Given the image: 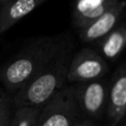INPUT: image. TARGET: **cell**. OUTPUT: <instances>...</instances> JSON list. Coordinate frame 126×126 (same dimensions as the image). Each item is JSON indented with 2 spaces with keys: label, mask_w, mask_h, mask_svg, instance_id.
Segmentation results:
<instances>
[{
  "label": "cell",
  "mask_w": 126,
  "mask_h": 126,
  "mask_svg": "<svg viewBox=\"0 0 126 126\" xmlns=\"http://www.w3.org/2000/svg\"><path fill=\"white\" fill-rule=\"evenodd\" d=\"M74 42L67 33L44 35L32 40L0 69V81L10 92H18Z\"/></svg>",
  "instance_id": "obj_1"
},
{
  "label": "cell",
  "mask_w": 126,
  "mask_h": 126,
  "mask_svg": "<svg viewBox=\"0 0 126 126\" xmlns=\"http://www.w3.org/2000/svg\"><path fill=\"white\" fill-rule=\"evenodd\" d=\"M74 44L65 49L52 62L27 82L13 97V105L17 107H42L66 83L67 71L74 53Z\"/></svg>",
  "instance_id": "obj_2"
},
{
  "label": "cell",
  "mask_w": 126,
  "mask_h": 126,
  "mask_svg": "<svg viewBox=\"0 0 126 126\" xmlns=\"http://www.w3.org/2000/svg\"><path fill=\"white\" fill-rule=\"evenodd\" d=\"M74 84L65 85L41 107L38 126H75L81 121Z\"/></svg>",
  "instance_id": "obj_3"
},
{
  "label": "cell",
  "mask_w": 126,
  "mask_h": 126,
  "mask_svg": "<svg viewBox=\"0 0 126 126\" xmlns=\"http://www.w3.org/2000/svg\"><path fill=\"white\" fill-rule=\"evenodd\" d=\"M81 115L95 123L106 114L109 82L101 80L74 84Z\"/></svg>",
  "instance_id": "obj_4"
},
{
  "label": "cell",
  "mask_w": 126,
  "mask_h": 126,
  "mask_svg": "<svg viewBox=\"0 0 126 126\" xmlns=\"http://www.w3.org/2000/svg\"><path fill=\"white\" fill-rule=\"evenodd\" d=\"M109 70L107 62L94 49L84 48L73 53L69 65L66 82L79 84L101 80L109 73Z\"/></svg>",
  "instance_id": "obj_5"
},
{
  "label": "cell",
  "mask_w": 126,
  "mask_h": 126,
  "mask_svg": "<svg viewBox=\"0 0 126 126\" xmlns=\"http://www.w3.org/2000/svg\"><path fill=\"white\" fill-rule=\"evenodd\" d=\"M106 116L109 126H118L126 117V61L116 69L109 82Z\"/></svg>",
  "instance_id": "obj_6"
},
{
  "label": "cell",
  "mask_w": 126,
  "mask_h": 126,
  "mask_svg": "<svg viewBox=\"0 0 126 126\" xmlns=\"http://www.w3.org/2000/svg\"><path fill=\"white\" fill-rule=\"evenodd\" d=\"M124 9L125 2L120 0L115 6L109 9L101 17L96 18L95 20L87 23L83 28L79 29L78 33L80 39L84 43L96 44L118 26Z\"/></svg>",
  "instance_id": "obj_7"
},
{
  "label": "cell",
  "mask_w": 126,
  "mask_h": 126,
  "mask_svg": "<svg viewBox=\"0 0 126 126\" xmlns=\"http://www.w3.org/2000/svg\"><path fill=\"white\" fill-rule=\"evenodd\" d=\"M120 0H74L72 21L76 30L101 17Z\"/></svg>",
  "instance_id": "obj_8"
},
{
  "label": "cell",
  "mask_w": 126,
  "mask_h": 126,
  "mask_svg": "<svg viewBox=\"0 0 126 126\" xmlns=\"http://www.w3.org/2000/svg\"><path fill=\"white\" fill-rule=\"evenodd\" d=\"M47 0H8L0 9V35Z\"/></svg>",
  "instance_id": "obj_9"
},
{
  "label": "cell",
  "mask_w": 126,
  "mask_h": 126,
  "mask_svg": "<svg viewBox=\"0 0 126 126\" xmlns=\"http://www.w3.org/2000/svg\"><path fill=\"white\" fill-rule=\"evenodd\" d=\"M125 24H118L112 32L98 41L96 46V52L106 61H114L123 53L126 46L125 41Z\"/></svg>",
  "instance_id": "obj_10"
},
{
  "label": "cell",
  "mask_w": 126,
  "mask_h": 126,
  "mask_svg": "<svg viewBox=\"0 0 126 126\" xmlns=\"http://www.w3.org/2000/svg\"><path fill=\"white\" fill-rule=\"evenodd\" d=\"M41 107H17L9 126H38Z\"/></svg>",
  "instance_id": "obj_11"
},
{
  "label": "cell",
  "mask_w": 126,
  "mask_h": 126,
  "mask_svg": "<svg viewBox=\"0 0 126 126\" xmlns=\"http://www.w3.org/2000/svg\"><path fill=\"white\" fill-rule=\"evenodd\" d=\"M10 125V106L9 101L0 106V126Z\"/></svg>",
  "instance_id": "obj_12"
},
{
  "label": "cell",
  "mask_w": 126,
  "mask_h": 126,
  "mask_svg": "<svg viewBox=\"0 0 126 126\" xmlns=\"http://www.w3.org/2000/svg\"><path fill=\"white\" fill-rule=\"evenodd\" d=\"M75 126H95V123L90 120H86V118H82L81 121H79Z\"/></svg>",
  "instance_id": "obj_13"
},
{
  "label": "cell",
  "mask_w": 126,
  "mask_h": 126,
  "mask_svg": "<svg viewBox=\"0 0 126 126\" xmlns=\"http://www.w3.org/2000/svg\"><path fill=\"white\" fill-rule=\"evenodd\" d=\"M7 101H9V100H8V97H7V96L4 95L3 93H0V106H1L2 104H4V103H6Z\"/></svg>",
  "instance_id": "obj_14"
},
{
  "label": "cell",
  "mask_w": 126,
  "mask_h": 126,
  "mask_svg": "<svg viewBox=\"0 0 126 126\" xmlns=\"http://www.w3.org/2000/svg\"><path fill=\"white\" fill-rule=\"evenodd\" d=\"M7 1H8V0H0V6H2L3 3H6Z\"/></svg>",
  "instance_id": "obj_15"
},
{
  "label": "cell",
  "mask_w": 126,
  "mask_h": 126,
  "mask_svg": "<svg viewBox=\"0 0 126 126\" xmlns=\"http://www.w3.org/2000/svg\"><path fill=\"white\" fill-rule=\"evenodd\" d=\"M118 126H126V122L125 123H122V124H120Z\"/></svg>",
  "instance_id": "obj_16"
},
{
  "label": "cell",
  "mask_w": 126,
  "mask_h": 126,
  "mask_svg": "<svg viewBox=\"0 0 126 126\" xmlns=\"http://www.w3.org/2000/svg\"><path fill=\"white\" fill-rule=\"evenodd\" d=\"M125 41H126V28H125ZM125 49H126V46H125Z\"/></svg>",
  "instance_id": "obj_17"
}]
</instances>
